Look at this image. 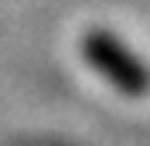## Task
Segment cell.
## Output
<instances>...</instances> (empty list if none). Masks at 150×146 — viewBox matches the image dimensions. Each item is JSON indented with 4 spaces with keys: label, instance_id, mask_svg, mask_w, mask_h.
<instances>
[{
    "label": "cell",
    "instance_id": "6da1fadb",
    "mask_svg": "<svg viewBox=\"0 0 150 146\" xmlns=\"http://www.w3.org/2000/svg\"><path fill=\"white\" fill-rule=\"evenodd\" d=\"M85 51H89L92 65L116 85V88H123L126 95H140V92H147V85H150L147 68H140V65L133 61L116 41H109V37H92V41L85 44Z\"/></svg>",
    "mask_w": 150,
    "mask_h": 146
}]
</instances>
